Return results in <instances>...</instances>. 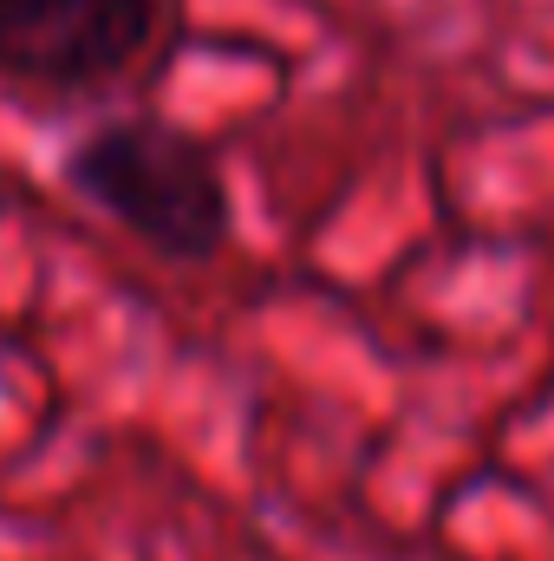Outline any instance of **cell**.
<instances>
[{
	"mask_svg": "<svg viewBox=\"0 0 554 561\" xmlns=\"http://www.w3.org/2000/svg\"><path fill=\"white\" fill-rule=\"evenodd\" d=\"M170 0H0V72L39 92H105L157 46Z\"/></svg>",
	"mask_w": 554,
	"mask_h": 561,
	"instance_id": "7a4b0ae2",
	"label": "cell"
},
{
	"mask_svg": "<svg viewBox=\"0 0 554 561\" xmlns=\"http://www.w3.org/2000/svg\"><path fill=\"white\" fill-rule=\"evenodd\" d=\"M59 170L79 203H92L163 262H216L235 236L216 150L170 118H105L66 150Z\"/></svg>",
	"mask_w": 554,
	"mask_h": 561,
	"instance_id": "6da1fadb",
	"label": "cell"
}]
</instances>
